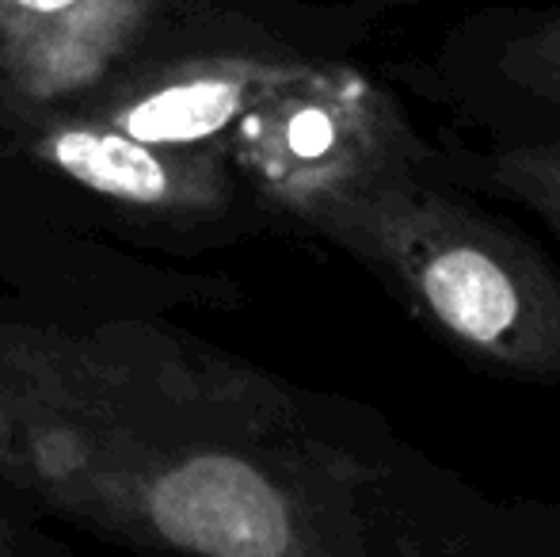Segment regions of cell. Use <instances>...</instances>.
I'll return each mask as SVG.
<instances>
[{"mask_svg":"<svg viewBox=\"0 0 560 557\" xmlns=\"http://www.w3.org/2000/svg\"><path fill=\"white\" fill-rule=\"evenodd\" d=\"M0 477L149 550L560 557V500L492 497L385 413L153 325H0Z\"/></svg>","mask_w":560,"mask_h":557,"instance_id":"1","label":"cell"},{"mask_svg":"<svg viewBox=\"0 0 560 557\" xmlns=\"http://www.w3.org/2000/svg\"><path fill=\"white\" fill-rule=\"evenodd\" d=\"M31 538H20L15 535V527L8 520H0V554H23V550H31Z\"/></svg>","mask_w":560,"mask_h":557,"instance_id":"9","label":"cell"},{"mask_svg":"<svg viewBox=\"0 0 560 557\" xmlns=\"http://www.w3.org/2000/svg\"><path fill=\"white\" fill-rule=\"evenodd\" d=\"M393 77L480 146L560 138V4L477 8Z\"/></svg>","mask_w":560,"mask_h":557,"instance_id":"3","label":"cell"},{"mask_svg":"<svg viewBox=\"0 0 560 557\" xmlns=\"http://www.w3.org/2000/svg\"><path fill=\"white\" fill-rule=\"evenodd\" d=\"M435 138H405L310 187L279 218L317 233L485 379L560 386V268L485 195L431 164Z\"/></svg>","mask_w":560,"mask_h":557,"instance_id":"2","label":"cell"},{"mask_svg":"<svg viewBox=\"0 0 560 557\" xmlns=\"http://www.w3.org/2000/svg\"><path fill=\"white\" fill-rule=\"evenodd\" d=\"M0 138L54 176L104 199L184 218H229L256 199L222 149H172L130 138L84 107H38L0 96Z\"/></svg>","mask_w":560,"mask_h":557,"instance_id":"5","label":"cell"},{"mask_svg":"<svg viewBox=\"0 0 560 557\" xmlns=\"http://www.w3.org/2000/svg\"><path fill=\"white\" fill-rule=\"evenodd\" d=\"M412 127L405 104L351 58H310L236 123L229 161L279 218L290 199Z\"/></svg>","mask_w":560,"mask_h":557,"instance_id":"4","label":"cell"},{"mask_svg":"<svg viewBox=\"0 0 560 557\" xmlns=\"http://www.w3.org/2000/svg\"><path fill=\"white\" fill-rule=\"evenodd\" d=\"M431 164L485 199L526 210L560 245V138L526 146H472L443 138L431 146Z\"/></svg>","mask_w":560,"mask_h":557,"instance_id":"8","label":"cell"},{"mask_svg":"<svg viewBox=\"0 0 560 557\" xmlns=\"http://www.w3.org/2000/svg\"><path fill=\"white\" fill-rule=\"evenodd\" d=\"M310 58H332V54L305 50L294 43L241 38L233 46L172 54L161 61L138 58L77 107L153 146L229 153L236 123Z\"/></svg>","mask_w":560,"mask_h":557,"instance_id":"6","label":"cell"},{"mask_svg":"<svg viewBox=\"0 0 560 557\" xmlns=\"http://www.w3.org/2000/svg\"><path fill=\"white\" fill-rule=\"evenodd\" d=\"M164 0H0V96L77 107L141 58Z\"/></svg>","mask_w":560,"mask_h":557,"instance_id":"7","label":"cell"}]
</instances>
